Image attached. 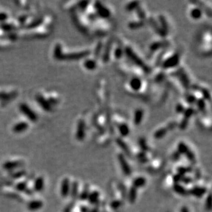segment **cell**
I'll return each mask as SVG.
<instances>
[{"label":"cell","instance_id":"cell-1","mask_svg":"<svg viewBox=\"0 0 212 212\" xmlns=\"http://www.w3.org/2000/svg\"><path fill=\"white\" fill-rule=\"evenodd\" d=\"M90 54V51L88 50H85L82 51H77V52H72L64 54L62 50V47L60 44H58L56 46L55 50H54V56L56 59L58 60H65V59H68V60H76V59H80L86 57V56H89V54Z\"/></svg>","mask_w":212,"mask_h":212},{"label":"cell","instance_id":"cell-2","mask_svg":"<svg viewBox=\"0 0 212 212\" xmlns=\"http://www.w3.org/2000/svg\"><path fill=\"white\" fill-rule=\"evenodd\" d=\"M125 53L126 54L128 57H129L130 60H131L132 62H134L137 66L140 67L143 69L145 72L149 73L150 71V68L148 66H147L146 64H145L143 61L140 58L139 56H138L136 54H135L133 50H132L130 47H128V48H126L125 49Z\"/></svg>","mask_w":212,"mask_h":212},{"label":"cell","instance_id":"cell-3","mask_svg":"<svg viewBox=\"0 0 212 212\" xmlns=\"http://www.w3.org/2000/svg\"><path fill=\"white\" fill-rule=\"evenodd\" d=\"M180 62V56L179 54H174L173 55H172L166 58L164 62L162 63V67L165 69V70H167V69L174 68L175 67H176L179 64Z\"/></svg>","mask_w":212,"mask_h":212},{"label":"cell","instance_id":"cell-4","mask_svg":"<svg viewBox=\"0 0 212 212\" xmlns=\"http://www.w3.org/2000/svg\"><path fill=\"white\" fill-rule=\"evenodd\" d=\"M117 158L123 173L127 176H130L132 173V170L131 167L129 166V163H128L124 155L123 154H119L117 156Z\"/></svg>","mask_w":212,"mask_h":212},{"label":"cell","instance_id":"cell-5","mask_svg":"<svg viewBox=\"0 0 212 212\" xmlns=\"http://www.w3.org/2000/svg\"><path fill=\"white\" fill-rule=\"evenodd\" d=\"M95 8L96 9V14L98 16L102 19H108L111 16V12L108 8L100 3V2H96L95 4Z\"/></svg>","mask_w":212,"mask_h":212},{"label":"cell","instance_id":"cell-6","mask_svg":"<svg viewBox=\"0 0 212 212\" xmlns=\"http://www.w3.org/2000/svg\"><path fill=\"white\" fill-rule=\"evenodd\" d=\"M207 189L204 187L195 186L189 189L188 194L196 197V198H202L207 193Z\"/></svg>","mask_w":212,"mask_h":212},{"label":"cell","instance_id":"cell-7","mask_svg":"<svg viewBox=\"0 0 212 212\" xmlns=\"http://www.w3.org/2000/svg\"><path fill=\"white\" fill-rule=\"evenodd\" d=\"M20 108L21 111L23 113L24 115H26V116H27V117L29 118L30 120L33 121H36L37 120V117H36L35 113H34L33 111L30 109V108L26 104H21V105L20 106Z\"/></svg>","mask_w":212,"mask_h":212},{"label":"cell","instance_id":"cell-8","mask_svg":"<svg viewBox=\"0 0 212 212\" xmlns=\"http://www.w3.org/2000/svg\"><path fill=\"white\" fill-rule=\"evenodd\" d=\"M129 85L133 92H139L142 87V80L138 77H133L129 80Z\"/></svg>","mask_w":212,"mask_h":212},{"label":"cell","instance_id":"cell-9","mask_svg":"<svg viewBox=\"0 0 212 212\" xmlns=\"http://www.w3.org/2000/svg\"><path fill=\"white\" fill-rule=\"evenodd\" d=\"M85 135V124L84 121L80 120L78 124L77 132H76V138L79 141H82L84 139Z\"/></svg>","mask_w":212,"mask_h":212},{"label":"cell","instance_id":"cell-10","mask_svg":"<svg viewBox=\"0 0 212 212\" xmlns=\"http://www.w3.org/2000/svg\"><path fill=\"white\" fill-rule=\"evenodd\" d=\"M70 183L68 179H63L61 185V194L63 197H66L69 195L70 192Z\"/></svg>","mask_w":212,"mask_h":212},{"label":"cell","instance_id":"cell-11","mask_svg":"<svg viewBox=\"0 0 212 212\" xmlns=\"http://www.w3.org/2000/svg\"><path fill=\"white\" fill-rule=\"evenodd\" d=\"M143 118H144V111L141 108H138L135 111L133 122L135 125H139L142 122Z\"/></svg>","mask_w":212,"mask_h":212},{"label":"cell","instance_id":"cell-12","mask_svg":"<svg viewBox=\"0 0 212 212\" xmlns=\"http://www.w3.org/2000/svg\"><path fill=\"white\" fill-rule=\"evenodd\" d=\"M36 99H37L38 102L40 104V105L43 108L45 111H50L51 109V107L50 103H49L48 100H45V98H44L43 96L38 95L37 97H36Z\"/></svg>","mask_w":212,"mask_h":212},{"label":"cell","instance_id":"cell-13","mask_svg":"<svg viewBox=\"0 0 212 212\" xmlns=\"http://www.w3.org/2000/svg\"><path fill=\"white\" fill-rule=\"evenodd\" d=\"M172 189L177 194L181 196H186L188 194V191L187 190V189L180 183H174Z\"/></svg>","mask_w":212,"mask_h":212},{"label":"cell","instance_id":"cell-14","mask_svg":"<svg viewBox=\"0 0 212 212\" xmlns=\"http://www.w3.org/2000/svg\"><path fill=\"white\" fill-rule=\"evenodd\" d=\"M177 76L180 78V80H181V82L183 83V85L185 86V87L186 88H188L189 87V78L184 71L183 70L179 71L178 73H177Z\"/></svg>","mask_w":212,"mask_h":212},{"label":"cell","instance_id":"cell-15","mask_svg":"<svg viewBox=\"0 0 212 212\" xmlns=\"http://www.w3.org/2000/svg\"><path fill=\"white\" fill-rule=\"evenodd\" d=\"M118 130H119V132L120 133V135H122V137H126L129 135L130 133V129L126 123L123 122L119 124L117 126Z\"/></svg>","mask_w":212,"mask_h":212},{"label":"cell","instance_id":"cell-16","mask_svg":"<svg viewBox=\"0 0 212 212\" xmlns=\"http://www.w3.org/2000/svg\"><path fill=\"white\" fill-rule=\"evenodd\" d=\"M146 183V179L143 176H139L135 178L132 181V187L135 188H140L143 187Z\"/></svg>","mask_w":212,"mask_h":212},{"label":"cell","instance_id":"cell-17","mask_svg":"<svg viewBox=\"0 0 212 212\" xmlns=\"http://www.w3.org/2000/svg\"><path fill=\"white\" fill-rule=\"evenodd\" d=\"M137 196V189L135 187H130L127 194V198L130 203H134L136 201Z\"/></svg>","mask_w":212,"mask_h":212},{"label":"cell","instance_id":"cell-18","mask_svg":"<svg viewBox=\"0 0 212 212\" xmlns=\"http://www.w3.org/2000/svg\"><path fill=\"white\" fill-rule=\"evenodd\" d=\"M116 142L118 146H119L121 149L122 150V151L124 152L125 154H126L128 157L130 156V151L129 146H128V145L126 144V142L123 141L122 139H120V138H118L116 140Z\"/></svg>","mask_w":212,"mask_h":212},{"label":"cell","instance_id":"cell-19","mask_svg":"<svg viewBox=\"0 0 212 212\" xmlns=\"http://www.w3.org/2000/svg\"><path fill=\"white\" fill-rule=\"evenodd\" d=\"M83 65L86 70L89 71H93L95 70V68L97 67V63H96L95 61L93 60V59H87L84 62Z\"/></svg>","mask_w":212,"mask_h":212},{"label":"cell","instance_id":"cell-20","mask_svg":"<svg viewBox=\"0 0 212 212\" xmlns=\"http://www.w3.org/2000/svg\"><path fill=\"white\" fill-rule=\"evenodd\" d=\"M100 197V193L98 191H93L89 193V195L88 196V201L91 204H96L98 202Z\"/></svg>","mask_w":212,"mask_h":212},{"label":"cell","instance_id":"cell-21","mask_svg":"<svg viewBox=\"0 0 212 212\" xmlns=\"http://www.w3.org/2000/svg\"><path fill=\"white\" fill-rule=\"evenodd\" d=\"M202 14H203V11H202L201 8H198V7L194 8L190 11V16L194 20H198V19H201L202 17Z\"/></svg>","mask_w":212,"mask_h":212},{"label":"cell","instance_id":"cell-22","mask_svg":"<svg viewBox=\"0 0 212 212\" xmlns=\"http://www.w3.org/2000/svg\"><path fill=\"white\" fill-rule=\"evenodd\" d=\"M189 150V147L183 142L179 143L177 146V152L181 155H186Z\"/></svg>","mask_w":212,"mask_h":212},{"label":"cell","instance_id":"cell-23","mask_svg":"<svg viewBox=\"0 0 212 212\" xmlns=\"http://www.w3.org/2000/svg\"><path fill=\"white\" fill-rule=\"evenodd\" d=\"M28 125L25 122H19L13 127V131L15 132H21L28 129Z\"/></svg>","mask_w":212,"mask_h":212},{"label":"cell","instance_id":"cell-24","mask_svg":"<svg viewBox=\"0 0 212 212\" xmlns=\"http://www.w3.org/2000/svg\"><path fill=\"white\" fill-rule=\"evenodd\" d=\"M193 172V168L189 166H179L177 167V172L183 176H186V174L191 173Z\"/></svg>","mask_w":212,"mask_h":212},{"label":"cell","instance_id":"cell-25","mask_svg":"<svg viewBox=\"0 0 212 212\" xmlns=\"http://www.w3.org/2000/svg\"><path fill=\"white\" fill-rule=\"evenodd\" d=\"M167 129H167V128H161V129L157 130L154 134V137L155 139H162L163 137H164L167 134Z\"/></svg>","mask_w":212,"mask_h":212},{"label":"cell","instance_id":"cell-26","mask_svg":"<svg viewBox=\"0 0 212 212\" xmlns=\"http://www.w3.org/2000/svg\"><path fill=\"white\" fill-rule=\"evenodd\" d=\"M71 195L73 198H76L78 194V182H73L70 188Z\"/></svg>","mask_w":212,"mask_h":212},{"label":"cell","instance_id":"cell-27","mask_svg":"<svg viewBox=\"0 0 212 212\" xmlns=\"http://www.w3.org/2000/svg\"><path fill=\"white\" fill-rule=\"evenodd\" d=\"M89 186H86L85 187V188H84L83 190L81 192L79 196V198L81 201H86V200H87L88 196L89 195Z\"/></svg>","mask_w":212,"mask_h":212},{"label":"cell","instance_id":"cell-28","mask_svg":"<svg viewBox=\"0 0 212 212\" xmlns=\"http://www.w3.org/2000/svg\"><path fill=\"white\" fill-rule=\"evenodd\" d=\"M167 43L164 41H158L156 42L151 45L150 46V50L151 51H156L157 50H159V48H161L163 47H164Z\"/></svg>","mask_w":212,"mask_h":212},{"label":"cell","instance_id":"cell-29","mask_svg":"<svg viewBox=\"0 0 212 212\" xmlns=\"http://www.w3.org/2000/svg\"><path fill=\"white\" fill-rule=\"evenodd\" d=\"M122 201H120V200H114V201L111 202L110 207L113 210H116V209L122 207Z\"/></svg>","mask_w":212,"mask_h":212},{"label":"cell","instance_id":"cell-30","mask_svg":"<svg viewBox=\"0 0 212 212\" xmlns=\"http://www.w3.org/2000/svg\"><path fill=\"white\" fill-rule=\"evenodd\" d=\"M196 103L197 107L198 108V109L201 111H203L205 110L206 103H205V100H204L203 98H200V99L197 100Z\"/></svg>","mask_w":212,"mask_h":212},{"label":"cell","instance_id":"cell-31","mask_svg":"<svg viewBox=\"0 0 212 212\" xmlns=\"http://www.w3.org/2000/svg\"><path fill=\"white\" fill-rule=\"evenodd\" d=\"M194 108L192 107H189L187 108H186V110H185L184 113H183V117L186 118V119L189 120V118H190L192 115H194Z\"/></svg>","mask_w":212,"mask_h":212},{"label":"cell","instance_id":"cell-32","mask_svg":"<svg viewBox=\"0 0 212 212\" xmlns=\"http://www.w3.org/2000/svg\"><path fill=\"white\" fill-rule=\"evenodd\" d=\"M137 158L139 161L142 163V164H146V163L148 162L149 160L147 158L146 154L144 152H140L137 154Z\"/></svg>","mask_w":212,"mask_h":212},{"label":"cell","instance_id":"cell-33","mask_svg":"<svg viewBox=\"0 0 212 212\" xmlns=\"http://www.w3.org/2000/svg\"><path fill=\"white\" fill-rule=\"evenodd\" d=\"M144 26V21H137V22H131L129 23V28L130 29H137L141 28Z\"/></svg>","mask_w":212,"mask_h":212},{"label":"cell","instance_id":"cell-34","mask_svg":"<svg viewBox=\"0 0 212 212\" xmlns=\"http://www.w3.org/2000/svg\"><path fill=\"white\" fill-rule=\"evenodd\" d=\"M204 208L207 211H211V194H209L208 196L207 197L205 204H204Z\"/></svg>","mask_w":212,"mask_h":212},{"label":"cell","instance_id":"cell-35","mask_svg":"<svg viewBox=\"0 0 212 212\" xmlns=\"http://www.w3.org/2000/svg\"><path fill=\"white\" fill-rule=\"evenodd\" d=\"M139 2H132L127 5L126 9L129 11H134V10H136V8L139 6Z\"/></svg>","mask_w":212,"mask_h":212},{"label":"cell","instance_id":"cell-36","mask_svg":"<svg viewBox=\"0 0 212 212\" xmlns=\"http://www.w3.org/2000/svg\"><path fill=\"white\" fill-rule=\"evenodd\" d=\"M139 146L142 150V152H147L149 150V147L146 143V141L144 139H141L139 140Z\"/></svg>","mask_w":212,"mask_h":212},{"label":"cell","instance_id":"cell-37","mask_svg":"<svg viewBox=\"0 0 212 212\" xmlns=\"http://www.w3.org/2000/svg\"><path fill=\"white\" fill-rule=\"evenodd\" d=\"M186 101L189 104H195L197 101L196 97L194 94H189L186 96Z\"/></svg>","mask_w":212,"mask_h":212},{"label":"cell","instance_id":"cell-38","mask_svg":"<svg viewBox=\"0 0 212 212\" xmlns=\"http://www.w3.org/2000/svg\"><path fill=\"white\" fill-rule=\"evenodd\" d=\"M123 53H124V51H123L122 48H120V47H117V48L115 49V50L114 51V56H115V58L120 59V58H122Z\"/></svg>","mask_w":212,"mask_h":212},{"label":"cell","instance_id":"cell-39","mask_svg":"<svg viewBox=\"0 0 212 212\" xmlns=\"http://www.w3.org/2000/svg\"><path fill=\"white\" fill-rule=\"evenodd\" d=\"M186 157L187 158V159L189 160L190 162H194L196 161V157L195 154H194V152L192 151L191 150H189L188 152L186 154Z\"/></svg>","mask_w":212,"mask_h":212},{"label":"cell","instance_id":"cell-40","mask_svg":"<svg viewBox=\"0 0 212 212\" xmlns=\"http://www.w3.org/2000/svg\"><path fill=\"white\" fill-rule=\"evenodd\" d=\"M136 11H137V15H138V17L141 19V20L143 21V20L145 19V17H146V15H145V13L144 12V11L142 8H140L139 6L137 7V8H136Z\"/></svg>","mask_w":212,"mask_h":212},{"label":"cell","instance_id":"cell-41","mask_svg":"<svg viewBox=\"0 0 212 212\" xmlns=\"http://www.w3.org/2000/svg\"><path fill=\"white\" fill-rule=\"evenodd\" d=\"M201 93L203 96V98L204 100H210L211 95H210V94H209V91L207 89H202Z\"/></svg>","mask_w":212,"mask_h":212},{"label":"cell","instance_id":"cell-42","mask_svg":"<svg viewBox=\"0 0 212 212\" xmlns=\"http://www.w3.org/2000/svg\"><path fill=\"white\" fill-rule=\"evenodd\" d=\"M188 123H189V120L186 119V118L183 117L181 123H180L179 127L181 130H185L187 127V126H188Z\"/></svg>","mask_w":212,"mask_h":212},{"label":"cell","instance_id":"cell-43","mask_svg":"<svg viewBox=\"0 0 212 212\" xmlns=\"http://www.w3.org/2000/svg\"><path fill=\"white\" fill-rule=\"evenodd\" d=\"M183 175H181L180 174L177 173L176 174H175L174 176H173V181L174 183H181L182 180H183Z\"/></svg>","mask_w":212,"mask_h":212},{"label":"cell","instance_id":"cell-44","mask_svg":"<svg viewBox=\"0 0 212 212\" xmlns=\"http://www.w3.org/2000/svg\"><path fill=\"white\" fill-rule=\"evenodd\" d=\"M192 182H193V179L191 178L190 176H184L183 180H182L181 183H183L186 185H188L192 183Z\"/></svg>","mask_w":212,"mask_h":212},{"label":"cell","instance_id":"cell-45","mask_svg":"<svg viewBox=\"0 0 212 212\" xmlns=\"http://www.w3.org/2000/svg\"><path fill=\"white\" fill-rule=\"evenodd\" d=\"M186 108L182 104H178L176 107V111L177 113H183Z\"/></svg>","mask_w":212,"mask_h":212},{"label":"cell","instance_id":"cell-46","mask_svg":"<svg viewBox=\"0 0 212 212\" xmlns=\"http://www.w3.org/2000/svg\"><path fill=\"white\" fill-rule=\"evenodd\" d=\"M180 158H181V154H180L177 151L174 152V153H173V154H172V159H173L174 161H179Z\"/></svg>","mask_w":212,"mask_h":212},{"label":"cell","instance_id":"cell-47","mask_svg":"<svg viewBox=\"0 0 212 212\" xmlns=\"http://www.w3.org/2000/svg\"><path fill=\"white\" fill-rule=\"evenodd\" d=\"M89 3H90L89 2H81L80 3V8H82L83 10H85L86 8H87L88 4Z\"/></svg>","mask_w":212,"mask_h":212},{"label":"cell","instance_id":"cell-48","mask_svg":"<svg viewBox=\"0 0 212 212\" xmlns=\"http://www.w3.org/2000/svg\"><path fill=\"white\" fill-rule=\"evenodd\" d=\"M89 207L87 206H81L80 207V212H89Z\"/></svg>","mask_w":212,"mask_h":212},{"label":"cell","instance_id":"cell-49","mask_svg":"<svg viewBox=\"0 0 212 212\" xmlns=\"http://www.w3.org/2000/svg\"><path fill=\"white\" fill-rule=\"evenodd\" d=\"M195 177H196V179H200L201 177V172L199 170V169L195 170Z\"/></svg>","mask_w":212,"mask_h":212},{"label":"cell","instance_id":"cell-50","mask_svg":"<svg viewBox=\"0 0 212 212\" xmlns=\"http://www.w3.org/2000/svg\"><path fill=\"white\" fill-rule=\"evenodd\" d=\"M7 14L6 13H0V21H4L7 19Z\"/></svg>","mask_w":212,"mask_h":212},{"label":"cell","instance_id":"cell-51","mask_svg":"<svg viewBox=\"0 0 212 212\" xmlns=\"http://www.w3.org/2000/svg\"><path fill=\"white\" fill-rule=\"evenodd\" d=\"M181 212H189V209H188V208L187 207L184 206V207H183L181 208Z\"/></svg>","mask_w":212,"mask_h":212},{"label":"cell","instance_id":"cell-52","mask_svg":"<svg viewBox=\"0 0 212 212\" xmlns=\"http://www.w3.org/2000/svg\"><path fill=\"white\" fill-rule=\"evenodd\" d=\"M89 212H99V209H98V207H94L92 210H90Z\"/></svg>","mask_w":212,"mask_h":212}]
</instances>
